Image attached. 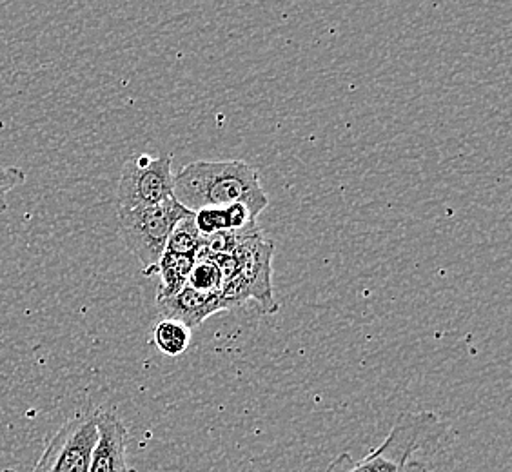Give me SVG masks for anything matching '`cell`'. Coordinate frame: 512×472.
I'll list each match as a JSON object with an SVG mask.
<instances>
[{
	"mask_svg": "<svg viewBox=\"0 0 512 472\" xmlns=\"http://www.w3.org/2000/svg\"><path fill=\"white\" fill-rule=\"evenodd\" d=\"M186 213L188 209L180 206L175 198L158 206L120 211V236L129 251L137 256L144 275L155 276L158 262L166 253L169 235Z\"/></svg>",
	"mask_w": 512,
	"mask_h": 472,
	"instance_id": "cell-4",
	"label": "cell"
},
{
	"mask_svg": "<svg viewBox=\"0 0 512 472\" xmlns=\"http://www.w3.org/2000/svg\"><path fill=\"white\" fill-rule=\"evenodd\" d=\"M188 286L202 293H217L222 289V273L215 256L209 255L206 249H200L195 256V264L189 273Z\"/></svg>",
	"mask_w": 512,
	"mask_h": 472,
	"instance_id": "cell-11",
	"label": "cell"
},
{
	"mask_svg": "<svg viewBox=\"0 0 512 472\" xmlns=\"http://www.w3.org/2000/svg\"><path fill=\"white\" fill-rule=\"evenodd\" d=\"M445 423L431 411H407L393 423L384 442L353 460L349 453L336 456L325 472H431V458L444 440Z\"/></svg>",
	"mask_w": 512,
	"mask_h": 472,
	"instance_id": "cell-2",
	"label": "cell"
},
{
	"mask_svg": "<svg viewBox=\"0 0 512 472\" xmlns=\"http://www.w3.org/2000/svg\"><path fill=\"white\" fill-rule=\"evenodd\" d=\"M273 253L275 246L266 240L260 229L242 236L238 240L233 256L218 258V267L222 273L220 298L226 309L255 300L260 311L266 315H275L278 311L273 295Z\"/></svg>",
	"mask_w": 512,
	"mask_h": 472,
	"instance_id": "cell-3",
	"label": "cell"
},
{
	"mask_svg": "<svg viewBox=\"0 0 512 472\" xmlns=\"http://www.w3.org/2000/svg\"><path fill=\"white\" fill-rule=\"evenodd\" d=\"M175 200L184 209L197 213L206 207L246 204L255 217L267 206L260 175L244 160H197L175 175Z\"/></svg>",
	"mask_w": 512,
	"mask_h": 472,
	"instance_id": "cell-1",
	"label": "cell"
},
{
	"mask_svg": "<svg viewBox=\"0 0 512 472\" xmlns=\"http://www.w3.org/2000/svg\"><path fill=\"white\" fill-rule=\"evenodd\" d=\"M173 157H151L140 153L129 157L120 171L117 189V209L131 211L140 207H153L175 198Z\"/></svg>",
	"mask_w": 512,
	"mask_h": 472,
	"instance_id": "cell-5",
	"label": "cell"
},
{
	"mask_svg": "<svg viewBox=\"0 0 512 472\" xmlns=\"http://www.w3.org/2000/svg\"><path fill=\"white\" fill-rule=\"evenodd\" d=\"M157 304L162 318L180 322L191 331L204 324L209 316L217 315L226 309L217 293H202L189 286L184 287L177 295L160 298Z\"/></svg>",
	"mask_w": 512,
	"mask_h": 472,
	"instance_id": "cell-8",
	"label": "cell"
},
{
	"mask_svg": "<svg viewBox=\"0 0 512 472\" xmlns=\"http://www.w3.org/2000/svg\"><path fill=\"white\" fill-rule=\"evenodd\" d=\"M200 249H202V236L198 235L193 213L188 211L184 217L178 220L177 226L173 227L166 251L175 253V255L195 258Z\"/></svg>",
	"mask_w": 512,
	"mask_h": 472,
	"instance_id": "cell-12",
	"label": "cell"
},
{
	"mask_svg": "<svg viewBox=\"0 0 512 472\" xmlns=\"http://www.w3.org/2000/svg\"><path fill=\"white\" fill-rule=\"evenodd\" d=\"M26 173L19 168H8L0 164V215L8 211V195L13 189L26 184Z\"/></svg>",
	"mask_w": 512,
	"mask_h": 472,
	"instance_id": "cell-14",
	"label": "cell"
},
{
	"mask_svg": "<svg viewBox=\"0 0 512 472\" xmlns=\"http://www.w3.org/2000/svg\"><path fill=\"white\" fill-rule=\"evenodd\" d=\"M193 331L180 322L162 318L153 329V344L166 356H180L188 351Z\"/></svg>",
	"mask_w": 512,
	"mask_h": 472,
	"instance_id": "cell-10",
	"label": "cell"
},
{
	"mask_svg": "<svg viewBox=\"0 0 512 472\" xmlns=\"http://www.w3.org/2000/svg\"><path fill=\"white\" fill-rule=\"evenodd\" d=\"M97 442V411H80L62 423L33 472H88Z\"/></svg>",
	"mask_w": 512,
	"mask_h": 472,
	"instance_id": "cell-6",
	"label": "cell"
},
{
	"mask_svg": "<svg viewBox=\"0 0 512 472\" xmlns=\"http://www.w3.org/2000/svg\"><path fill=\"white\" fill-rule=\"evenodd\" d=\"M193 217H195L198 235L202 238H209V236L229 231L224 207H206V209H200L197 213H193Z\"/></svg>",
	"mask_w": 512,
	"mask_h": 472,
	"instance_id": "cell-13",
	"label": "cell"
},
{
	"mask_svg": "<svg viewBox=\"0 0 512 472\" xmlns=\"http://www.w3.org/2000/svg\"><path fill=\"white\" fill-rule=\"evenodd\" d=\"M195 258L193 256H180L166 251L158 262L157 273L160 276L157 300L177 295L188 286L189 273L193 269Z\"/></svg>",
	"mask_w": 512,
	"mask_h": 472,
	"instance_id": "cell-9",
	"label": "cell"
},
{
	"mask_svg": "<svg viewBox=\"0 0 512 472\" xmlns=\"http://www.w3.org/2000/svg\"><path fill=\"white\" fill-rule=\"evenodd\" d=\"M99 442L88 472H137L128 460V427L111 411H97Z\"/></svg>",
	"mask_w": 512,
	"mask_h": 472,
	"instance_id": "cell-7",
	"label": "cell"
}]
</instances>
